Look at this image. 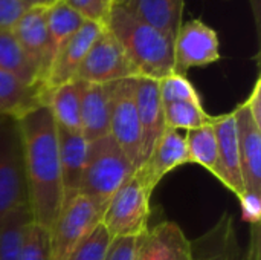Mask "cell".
<instances>
[{
	"instance_id": "1",
	"label": "cell",
	"mask_w": 261,
	"mask_h": 260,
	"mask_svg": "<svg viewBox=\"0 0 261 260\" xmlns=\"http://www.w3.org/2000/svg\"><path fill=\"white\" fill-rule=\"evenodd\" d=\"M18 124L31 218L49 230L64 201L57 124L44 104L21 115Z\"/></svg>"
},
{
	"instance_id": "2",
	"label": "cell",
	"mask_w": 261,
	"mask_h": 260,
	"mask_svg": "<svg viewBox=\"0 0 261 260\" xmlns=\"http://www.w3.org/2000/svg\"><path fill=\"white\" fill-rule=\"evenodd\" d=\"M118 40L136 77L162 80L174 72V37L113 3L104 23Z\"/></svg>"
},
{
	"instance_id": "3",
	"label": "cell",
	"mask_w": 261,
	"mask_h": 260,
	"mask_svg": "<svg viewBox=\"0 0 261 260\" xmlns=\"http://www.w3.org/2000/svg\"><path fill=\"white\" fill-rule=\"evenodd\" d=\"M135 167L110 135L89 143L81 195L106 207L110 198L133 176Z\"/></svg>"
},
{
	"instance_id": "4",
	"label": "cell",
	"mask_w": 261,
	"mask_h": 260,
	"mask_svg": "<svg viewBox=\"0 0 261 260\" xmlns=\"http://www.w3.org/2000/svg\"><path fill=\"white\" fill-rule=\"evenodd\" d=\"M21 207H28V188L20 124L15 116L0 115V224Z\"/></svg>"
},
{
	"instance_id": "5",
	"label": "cell",
	"mask_w": 261,
	"mask_h": 260,
	"mask_svg": "<svg viewBox=\"0 0 261 260\" xmlns=\"http://www.w3.org/2000/svg\"><path fill=\"white\" fill-rule=\"evenodd\" d=\"M104 210L106 207L81 193L64 198L49 228L50 260H67L76 245L101 224Z\"/></svg>"
},
{
	"instance_id": "6",
	"label": "cell",
	"mask_w": 261,
	"mask_h": 260,
	"mask_svg": "<svg viewBox=\"0 0 261 260\" xmlns=\"http://www.w3.org/2000/svg\"><path fill=\"white\" fill-rule=\"evenodd\" d=\"M153 192L135 172L133 176L110 198L101 224L113 238H139L148 230L150 198Z\"/></svg>"
},
{
	"instance_id": "7",
	"label": "cell",
	"mask_w": 261,
	"mask_h": 260,
	"mask_svg": "<svg viewBox=\"0 0 261 260\" xmlns=\"http://www.w3.org/2000/svg\"><path fill=\"white\" fill-rule=\"evenodd\" d=\"M135 87L136 78L110 83V136L138 170L141 167V126Z\"/></svg>"
},
{
	"instance_id": "8",
	"label": "cell",
	"mask_w": 261,
	"mask_h": 260,
	"mask_svg": "<svg viewBox=\"0 0 261 260\" xmlns=\"http://www.w3.org/2000/svg\"><path fill=\"white\" fill-rule=\"evenodd\" d=\"M127 78L138 77L118 40L104 26V31L87 51L75 80L90 84H110Z\"/></svg>"
},
{
	"instance_id": "9",
	"label": "cell",
	"mask_w": 261,
	"mask_h": 260,
	"mask_svg": "<svg viewBox=\"0 0 261 260\" xmlns=\"http://www.w3.org/2000/svg\"><path fill=\"white\" fill-rule=\"evenodd\" d=\"M219 60L217 32L197 18L184 21L174 37V72L185 75L193 67H203Z\"/></svg>"
},
{
	"instance_id": "10",
	"label": "cell",
	"mask_w": 261,
	"mask_h": 260,
	"mask_svg": "<svg viewBox=\"0 0 261 260\" xmlns=\"http://www.w3.org/2000/svg\"><path fill=\"white\" fill-rule=\"evenodd\" d=\"M213 127L217 138L219 150V175L217 179L231 190L237 198L246 192L242 170L239 129L234 110L214 116Z\"/></svg>"
},
{
	"instance_id": "11",
	"label": "cell",
	"mask_w": 261,
	"mask_h": 260,
	"mask_svg": "<svg viewBox=\"0 0 261 260\" xmlns=\"http://www.w3.org/2000/svg\"><path fill=\"white\" fill-rule=\"evenodd\" d=\"M104 31V25L95 23V21H84L83 26L76 31V34L69 40V43L60 51V54L55 57L54 63L49 67V72L43 81V98L44 93L50 89L61 86L64 83L73 81L76 78V72L93 44V41L98 38V35Z\"/></svg>"
},
{
	"instance_id": "12",
	"label": "cell",
	"mask_w": 261,
	"mask_h": 260,
	"mask_svg": "<svg viewBox=\"0 0 261 260\" xmlns=\"http://www.w3.org/2000/svg\"><path fill=\"white\" fill-rule=\"evenodd\" d=\"M193 245L173 221H164L139 236L135 260H193Z\"/></svg>"
},
{
	"instance_id": "13",
	"label": "cell",
	"mask_w": 261,
	"mask_h": 260,
	"mask_svg": "<svg viewBox=\"0 0 261 260\" xmlns=\"http://www.w3.org/2000/svg\"><path fill=\"white\" fill-rule=\"evenodd\" d=\"M135 100L141 126V166L150 156L161 135L164 133V104L159 95V81L138 77Z\"/></svg>"
},
{
	"instance_id": "14",
	"label": "cell",
	"mask_w": 261,
	"mask_h": 260,
	"mask_svg": "<svg viewBox=\"0 0 261 260\" xmlns=\"http://www.w3.org/2000/svg\"><path fill=\"white\" fill-rule=\"evenodd\" d=\"M190 164L185 136L174 129H165L150 156L136 170L147 187L154 192L156 185L174 169Z\"/></svg>"
},
{
	"instance_id": "15",
	"label": "cell",
	"mask_w": 261,
	"mask_h": 260,
	"mask_svg": "<svg viewBox=\"0 0 261 260\" xmlns=\"http://www.w3.org/2000/svg\"><path fill=\"white\" fill-rule=\"evenodd\" d=\"M47 8L49 6L26 8V11L11 28L24 57L28 58V61L31 63V66L38 75L40 89L44 78L46 43H47Z\"/></svg>"
},
{
	"instance_id": "16",
	"label": "cell",
	"mask_w": 261,
	"mask_h": 260,
	"mask_svg": "<svg viewBox=\"0 0 261 260\" xmlns=\"http://www.w3.org/2000/svg\"><path fill=\"white\" fill-rule=\"evenodd\" d=\"M234 113L239 129L245 187L248 192L261 196V126L252 120L243 103L234 109Z\"/></svg>"
},
{
	"instance_id": "17",
	"label": "cell",
	"mask_w": 261,
	"mask_h": 260,
	"mask_svg": "<svg viewBox=\"0 0 261 260\" xmlns=\"http://www.w3.org/2000/svg\"><path fill=\"white\" fill-rule=\"evenodd\" d=\"M81 133L92 143L110 135V84L81 81Z\"/></svg>"
},
{
	"instance_id": "18",
	"label": "cell",
	"mask_w": 261,
	"mask_h": 260,
	"mask_svg": "<svg viewBox=\"0 0 261 260\" xmlns=\"http://www.w3.org/2000/svg\"><path fill=\"white\" fill-rule=\"evenodd\" d=\"M58 133V155H60V166H61V176H63V188L64 198L72 196L80 192L89 141L84 138L81 132H72L57 127Z\"/></svg>"
},
{
	"instance_id": "19",
	"label": "cell",
	"mask_w": 261,
	"mask_h": 260,
	"mask_svg": "<svg viewBox=\"0 0 261 260\" xmlns=\"http://www.w3.org/2000/svg\"><path fill=\"white\" fill-rule=\"evenodd\" d=\"M86 20L75 12L64 0H55L47 8V43H46V61H44V78L49 72L50 64L60 51L69 43ZM43 78V81H44ZM43 87V84H41ZM43 92V90H41Z\"/></svg>"
},
{
	"instance_id": "20",
	"label": "cell",
	"mask_w": 261,
	"mask_h": 260,
	"mask_svg": "<svg viewBox=\"0 0 261 260\" xmlns=\"http://www.w3.org/2000/svg\"><path fill=\"white\" fill-rule=\"evenodd\" d=\"M116 3L171 37H176L184 23L185 0H118Z\"/></svg>"
},
{
	"instance_id": "21",
	"label": "cell",
	"mask_w": 261,
	"mask_h": 260,
	"mask_svg": "<svg viewBox=\"0 0 261 260\" xmlns=\"http://www.w3.org/2000/svg\"><path fill=\"white\" fill-rule=\"evenodd\" d=\"M43 104L49 109L57 127L81 132V81L73 80L44 93Z\"/></svg>"
},
{
	"instance_id": "22",
	"label": "cell",
	"mask_w": 261,
	"mask_h": 260,
	"mask_svg": "<svg viewBox=\"0 0 261 260\" xmlns=\"http://www.w3.org/2000/svg\"><path fill=\"white\" fill-rule=\"evenodd\" d=\"M43 104V93L11 72L0 69V115L20 118Z\"/></svg>"
},
{
	"instance_id": "23",
	"label": "cell",
	"mask_w": 261,
	"mask_h": 260,
	"mask_svg": "<svg viewBox=\"0 0 261 260\" xmlns=\"http://www.w3.org/2000/svg\"><path fill=\"white\" fill-rule=\"evenodd\" d=\"M184 136H185V143L188 149L190 162L203 167L205 170H208L211 175L217 178L219 150H217V138H216L213 123L199 129L187 130Z\"/></svg>"
},
{
	"instance_id": "24",
	"label": "cell",
	"mask_w": 261,
	"mask_h": 260,
	"mask_svg": "<svg viewBox=\"0 0 261 260\" xmlns=\"http://www.w3.org/2000/svg\"><path fill=\"white\" fill-rule=\"evenodd\" d=\"M0 69L40 89L38 75L24 57L11 29L0 28ZM41 90V89H40Z\"/></svg>"
},
{
	"instance_id": "25",
	"label": "cell",
	"mask_w": 261,
	"mask_h": 260,
	"mask_svg": "<svg viewBox=\"0 0 261 260\" xmlns=\"http://www.w3.org/2000/svg\"><path fill=\"white\" fill-rule=\"evenodd\" d=\"M31 222L29 207H21L5 218L0 224V260L21 259L23 236Z\"/></svg>"
},
{
	"instance_id": "26",
	"label": "cell",
	"mask_w": 261,
	"mask_h": 260,
	"mask_svg": "<svg viewBox=\"0 0 261 260\" xmlns=\"http://www.w3.org/2000/svg\"><path fill=\"white\" fill-rule=\"evenodd\" d=\"M165 127L174 130H193L211 124L214 116L208 115L202 103L177 101L164 104Z\"/></svg>"
},
{
	"instance_id": "27",
	"label": "cell",
	"mask_w": 261,
	"mask_h": 260,
	"mask_svg": "<svg viewBox=\"0 0 261 260\" xmlns=\"http://www.w3.org/2000/svg\"><path fill=\"white\" fill-rule=\"evenodd\" d=\"M214 250L203 260H243V250L236 233L232 218L225 213L216 230L211 233Z\"/></svg>"
},
{
	"instance_id": "28",
	"label": "cell",
	"mask_w": 261,
	"mask_h": 260,
	"mask_svg": "<svg viewBox=\"0 0 261 260\" xmlns=\"http://www.w3.org/2000/svg\"><path fill=\"white\" fill-rule=\"evenodd\" d=\"M159 95H161L162 104L177 103V101L202 103L200 95L197 93L193 83L185 75H180L176 72L159 80Z\"/></svg>"
},
{
	"instance_id": "29",
	"label": "cell",
	"mask_w": 261,
	"mask_h": 260,
	"mask_svg": "<svg viewBox=\"0 0 261 260\" xmlns=\"http://www.w3.org/2000/svg\"><path fill=\"white\" fill-rule=\"evenodd\" d=\"M112 236L102 224H99L87 238H84L67 260H104L107 256Z\"/></svg>"
},
{
	"instance_id": "30",
	"label": "cell",
	"mask_w": 261,
	"mask_h": 260,
	"mask_svg": "<svg viewBox=\"0 0 261 260\" xmlns=\"http://www.w3.org/2000/svg\"><path fill=\"white\" fill-rule=\"evenodd\" d=\"M20 260H50L49 230L34 222L28 224L23 236Z\"/></svg>"
},
{
	"instance_id": "31",
	"label": "cell",
	"mask_w": 261,
	"mask_h": 260,
	"mask_svg": "<svg viewBox=\"0 0 261 260\" xmlns=\"http://www.w3.org/2000/svg\"><path fill=\"white\" fill-rule=\"evenodd\" d=\"M84 20L104 25L110 12L112 3L109 0H64Z\"/></svg>"
},
{
	"instance_id": "32",
	"label": "cell",
	"mask_w": 261,
	"mask_h": 260,
	"mask_svg": "<svg viewBox=\"0 0 261 260\" xmlns=\"http://www.w3.org/2000/svg\"><path fill=\"white\" fill-rule=\"evenodd\" d=\"M139 238H113L104 260H135Z\"/></svg>"
},
{
	"instance_id": "33",
	"label": "cell",
	"mask_w": 261,
	"mask_h": 260,
	"mask_svg": "<svg viewBox=\"0 0 261 260\" xmlns=\"http://www.w3.org/2000/svg\"><path fill=\"white\" fill-rule=\"evenodd\" d=\"M239 202L242 207L243 219L249 225L261 224V196L252 192H245L242 196H239Z\"/></svg>"
},
{
	"instance_id": "34",
	"label": "cell",
	"mask_w": 261,
	"mask_h": 260,
	"mask_svg": "<svg viewBox=\"0 0 261 260\" xmlns=\"http://www.w3.org/2000/svg\"><path fill=\"white\" fill-rule=\"evenodd\" d=\"M24 11L18 0H0V28L11 29Z\"/></svg>"
},
{
	"instance_id": "35",
	"label": "cell",
	"mask_w": 261,
	"mask_h": 260,
	"mask_svg": "<svg viewBox=\"0 0 261 260\" xmlns=\"http://www.w3.org/2000/svg\"><path fill=\"white\" fill-rule=\"evenodd\" d=\"M243 104L246 106V109L249 110L252 120L261 126V78L258 77L254 83V87L251 90V93L248 95V98L243 101Z\"/></svg>"
},
{
	"instance_id": "36",
	"label": "cell",
	"mask_w": 261,
	"mask_h": 260,
	"mask_svg": "<svg viewBox=\"0 0 261 260\" xmlns=\"http://www.w3.org/2000/svg\"><path fill=\"white\" fill-rule=\"evenodd\" d=\"M243 260H261V224L249 228V242L243 250Z\"/></svg>"
},
{
	"instance_id": "37",
	"label": "cell",
	"mask_w": 261,
	"mask_h": 260,
	"mask_svg": "<svg viewBox=\"0 0 261 260\" xmlns=\"http://www.w3.org/2000/svg\"><path fill=\"white\" fill-rule=\"evenodd\" d=\"M251 5V11H252V17H254V23H255V31H257V37L260 40V31H261V0H249Z\"/></svg>"
},
{
	"instance_id": "38",
	"label": "cell",
	"mask_w": 261,
	"mask_h": 260,
	"mask_svg": "<svg viewBox=\"0 0 261 260\" xmlns=\"http://www.w3.org/2000/svg\"><path fill=\"white\" fill-rule=\"evenodd\" d=\"M24 8H34V6H49L55 0H18Z\"/></svg>"
},
{
	"instance_id": "39",
	"label": "cell",
	"mask_w": 261,
	"mask_h": 260,
	"mask_svg": "<svg viewBox=\"0 0 261 260\" xmlns=\"http://www.w3.org/2000/svg\"><path fill=\"white\" fill-rule=\"evenodd\" d=\"M116 2H118V0H112V5H113V3H116Z\"/></svg>"
},
{
	"instance_id": "40",
	"label": "cell",
	"mask_w": 261,
	"mask_h": 260,
	"mask_svg": "<svg viewBox=\"0 0 261 260\" xmlns=\"http://www.w3.org/2000/svg\"><path fill=\"white\" fill-rule=\"evenodd\" d=\"M193 260H203V259H193Z\"/></svg>"
},
{
	"instance_id": "41",
	"label": "cell",
	"mask_w": 261,
	"mask_h": 260,
	"mask_svg": "<svg viewBox=\"0 0 261 260\" xmlns=\"http://www.w3.org/2000/svg\"><path fill=\"white\" fill-rule=\"evenodd\" d=\"M109 2H110V3H112V0H109Z\"/></svg>"
}]
</instances>
